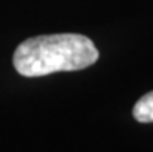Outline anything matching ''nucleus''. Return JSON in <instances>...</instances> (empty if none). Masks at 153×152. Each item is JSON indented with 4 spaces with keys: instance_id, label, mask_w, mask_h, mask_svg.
I'll return each instance as SVG.
<instances>
[{
    "instance_id": "1",
    "label": "nucleus",
    "mask_w": 153,
    "mask_h": 152,
    "mask_svg": "<svg viewBox=\"0 0 153 152\" xmlns=\"http://www.w3.org/2000/svg\"><path fill=\"white\" fill-rule=\"evenodd\" d=\"M99 51L91 39L82 34L64 33L36 36L16 48L13 64L26 78L47 76L57 71H76L93 65Z\"/></svg>"
},
{
    "instance_id": "2",
    "label": "nucleus",
    "mask_w": 153,
    "mask_h": 152,
    "mask_svg": "<svg viewBox=\"0 0 153 152\" xmlns=\"http://www.w3.org/2000/svg\"><path fill=\"white\" fill-rule=\"evenodd\" d=\"M133 118L138 123H153V92L141 96L133 107Z\"/></svg>"
}]
</instances>
